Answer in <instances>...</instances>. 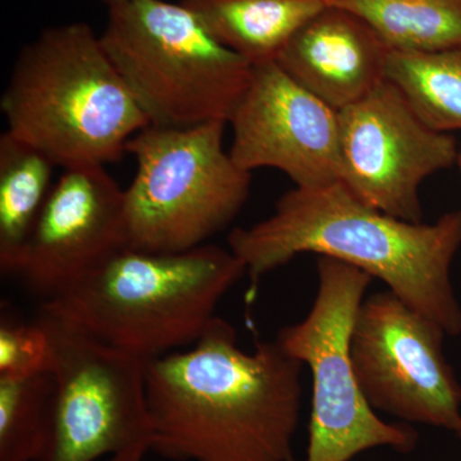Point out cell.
I'll return each mask as SVG.
<instances>
[{"instance_id": "5bb4252c", "label": "cell", "mask_w": 461, "mask_h": 461, "mask_svg": "<svg viewBox=\"0 0 461 461\" xmlns=\"http://www.w3.org/2000/svg\"><path fill=\"white\" fill-rule=\"evenodd\" d=\"M221 44L251 67L277 62L282 50L317 14L323 0H181Z\"/></svg>"}, {"instance_id": "6da1fadb", "label": "cell", "mask_w": 461, "mask_h": 461, "mask_svg": "<svg viewBox=\"0 0 461 461\" xmlns=\"http://www.w3.org/2000/svg\"><path fill=\"white\" fill-rule=\"evenodd\" d=\"M303 364L277 341L238 346L215 317L196 344L147 366L150 451L175 461H294Z\"/></svg>"}, {"instance_id": "8fae6325", "label": "cell", "mask_w": 461, "mask_h": 461, "mask_svg": "<svg viewBox=\"0 0 461 461\" xmlns=\"http://www.w3.org/2000/svg\"><path fill=\"white\" fill-rule=\"evenodd\" d=\"M229 123L230 156L244 171L278 169L304 189L339 182V111L277 63L253 67Z\"/></svg>"}, {"instance_id": "30bf717a", "label": "cell", "mask_w": 461, "mask_h": 461, "mask_svg": "<svg viewBox=\"0 0 461 461\" xmlns=\"http://www.w3.org/2000/svg\"><path fill=\"white\" fill-rule=\"evenodd\" d=\"M339 121V182L373 208L421 222V184L456 163L454 136L424 122L387 78Z\"/></svg>"}, {"instance_id": "e0dca14e", "label": "cell", "mask_w": 461, "mask_h": 461, "mask_svg": "<svg viewBox=\"0 0 461 461\" xmlns=\"http://www.w3.org/2000/svg\"><path fill=\"white\" fill-rule=\"evenodd\" d=\"M386 78L433 130H461V47L432 53L391 50Z\"/></svg>"}, {"instance_id": "d6986e66", "label": "cell", "mask_w": 461, "mask_h": 461, "mask_svg": "<svg viewBox=\"0 0 461 461\" xmlns=\"http://www.w3.org/2000/svg\"><path fill=\"white\" fill-rule=\"evenodd\" d=\"M50 333L41 318L23 321L3 311L0 320V377L23 378L50 372Z\"/></svg>"}, {"instance_id": "5b68a950", "label": "cell", "mask_w": 461, "mask_h": 461, "mask_svg": "<svg viewBox=\"0 0 461 461\" xmlns=\"http://www.w3.org/2000/svg\"><path fill=\"white\" fill-rule=\"evenodd\" d=\"M100 41L154 126L229 123L253 72L181 2L114 3Z\"/></svg>"}, {"instance_id": "2e32d148", "label": "cell", "mask_w": 461, "mask_h": 461, "mask_svg": "<svg viewBox=\"0 0 461 461\" xmlns=\"http://www.w3.org/2000/svg\"><path fill=\"white\" fill-rule=\"evenodd\" d=\"M362 18L391 50L432 53L461 47V0H323Z\"/></svg>"}, {"instance_id": "52a82bcc", "label": "cell", "mask_w": 461, "mask_h": 461, "mask_svg": "<svg viewBox=\"0 0 461 461\" xmlns=\"http://www.w3.org/2000/svg\"><path fill=\"white\" fill-rule=\"evenodd\" d=\"M318 291L308 315L284 327L276 341L312 373L306 461H350L375 447L411 453L418 433L387 423L366 402L351 360V333L373 278L350 264L318 257Z\"/></svg>"}, {"instance_id": "ac0fdd59", "label": "cell", "mask_w": 461, "mask_h": 461, "mask_svg": "<svg viewBox=\"0 0 461 461\" xmlns=\"http://www.w3.org/2000/svg\"><path fill=\"white\" fill-rule=\"evenodd\" d=\"M53 375L0 377V461H42L50 437Z\"/></svg>"}, {"instance_id": "8992f818", "label": "cell", "mask_w": 461, "mask_h": 461, "mask_svg": "<svg viewBox=\"0 0 461 461\" xmlns=\"http://www.w3.org/2000/svg\"><path fill=\"white\" fill-rule=\"evenodd\" d=\"M227 122L149 126L129 141L136 163L124 189L129 248L175 253L202 247L236 217L250 195L251 173L224 149Z\"/></svg>"}, {"instance_id": "603a6c76", "label": "cell", "mask_w": 461, "mask_h": 461, "mask_svg": "<svg viewBox=\"0 0 461 461\" xmlns=\"http://www.w3.org/2000/svg\"><path fill=\"white\" fill-rule=\"evenodd\" d=\"M456 165H457V167H459L460 173H461V149L459 150V154H457Z\"/></svg>"}, {"instance_id": "7c38bea8", "label": "cell", "mask_w": 461, "mask_h": 461, "mask_svg": "<svg viewBox=\"0 0 461 461\" xmlns=\"http://www.w3.org/2000/svg\"><path fill=\"white\" fill-rule=\"evenodd\" d=\"M126 248L124 189L105 167L63 169L27 242L17 276L45 302Z\"/></svg>"}, {"instance_id": "9a60e30c", "label": "cell", "mask_w": 461, "mask_h": 461, "mask_svg": "<svg viewBox=\"0 0 461 461\" xmlns=\"http://www.w3.org/2000/svg\"><path fill=\"white\" fill-rule=\"evenodd\" d=\"M54 168L50 158L7 130L0 135L2 275L17 276L27 242L53 189Z\"/></svg>"}, {"instance_id": "3957f363", "label": "cell", "mask_w": 461, "mask_h": 461, "mask_svg": "<svg viewBox=\"0 0 461 461\" xmlns=\"http://www.w3.org/2000/svg\"><path fill=\"white\" fill-rule=\"evenodd\" d=\"M245 275L244 263L217 245L175 253L126 248L42 302L41 313L149 363L196 344Z\"/></svg>"}, {"instance_id": "7402d4cb", "label": "cell", "mask_w": 461, "mask_h": 461, "mask_svg": "<svg viewBox=\"0 0 461 461\" xmlns=\"http://www.w3.org/2000/svg\"><path fill=\"white\" fill-rule=\"evenodd\" d=\"M454 435L457 437V438L461 441V423L457 426V429L454 430Z\"/></svg>"}, {"instance_id": "ba28073f", "label": "cell", "mask_w": 461, "mask_h": 461, "mask_svg": "<svg viewBox=\"0 0 461 461\" xmlns=\"http://www.w3.org/2000/svg\"><path fill=\"white\" fill-rule=\"evenodd\" d=\"M53 375L50 437L42 461H96L150 451L147 366L72 324L41 314Z\"/></svg>"}, {"instance_id": "44dd1931", "label": "cell", "mask_w": 461, "mask_h": 461, "mask_svg": "<svg viewBox=\"0 0 461 461\" xmlns=\"http://www.w3.org/2000/svg\"><path fill=\"white\" fill-rule=\"evenodd\" d=\"M100 2L104 3V5L109 7V5H114V3L117 2H121V0H100Z\"/></svg>"}, {"instance_id": "4fadbf2b", "label": "cell", "mask_w": 461, "mask_h": 461, "mask_svg": "<svg viewBox=\"0 0 461 461\" xmlns=\"http://www.w3.org/2000/svg\"><path fill=\"white\" fill-rule=\"evenodd\" d=\"M390 51L362 18L327 5L291 39L276 63L339 112L386 80Z\"/></svg>"}, {"instance_id": "7a4b0ae2", "label": "cell", "mask_w": 461, "mask_h": 461, "mask_svg": "<svg viewBox=\"0 0 461 461\" xmlns=\"http://www.w3.org/2000/svg\"><path fill=\"white\" fill-rule=\"evenodd\" d=\"M227 242L253 288L268 273L313 253L368 273L446 335H461V305L451 282L461 248V211L433 223L409 222L366 204L341 182L294 187L269 217L232 230Z\"/></svg>"}, {"instance_id": "ffe728a7", "label": "cell", "mask_w": 461, "mask_h": 461, "mask_svg": "<svg viewBox=\"0 0 461 461\" xmlns=\"http://www.w3.org/2000/svg\"><path fill=\"white\" fill-rule=\"evenodd\" d=\"M148 453V450L139 448V450L127 451V453L107 457V460L104 461H145V456H147Z\"/></svg>"}, {"instance_id": "277c9868", "label": "cell", "mask_w": 461, "mask_h": 461, "mask_svg": "<svg viewBox=\"0 0 461 461\" xmlns=\"http://www.w3.org/2000/svg\"><path fill=\"white\" fill-rule=\"evenodd\" d=\"M0 109L9 133L63 169L121 159L150 124L84 23L48 27L20 51Z\"/></svg>"}, {"instance_id": "9c48e42d", "label": "cell", "mask_w": 461, "mask_h": 461, "mask_svg": "<svg viewBox=\"0 0 461 461\" xmlns=\"http://www.w3.org/2000/svg\"><path fill=\"white\" fill-rule=\"evenodd\" d=\"M446 336L390 290L364 299L350 353L369 405L405 423L454 433L461 423V384L446 360Z\"/></svg>"}]
</instances>
